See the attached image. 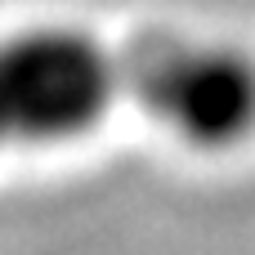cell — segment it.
Returning <instances> with one entry per match:
<instances>
[{
	"mask_svg": "<svg viewBox=\"0 0 255 255\" xmlns=\"http://www.w3.org/2000/svg\"><path fill=\"white\" fill-rule=\"evenodd\" d=\"M112 94L117 63L90 31L45 22L0 36V152L94 130Z\"/></svg>",
	"mask_w": 255,
	"mask_h": 255,
	"instance_id": "obj_1",
	"label": "cell"
},
{
	"mask_svg": "<svg viewBox=\"0 0 255 255\" xmlns=\"http://www.w3.org/2000/svg\"><path fill=\"white\" fill-rule=\"evenodd\" d=\"M130 90L193 148L220 152L255 134V58L238 45L148 36L130 58Z\"/></svg>",
	"mask_w": 255,
	"mask_h": 255,
	"instance_id": "obj_2",
	"label": "cell"
}]
</instances>
